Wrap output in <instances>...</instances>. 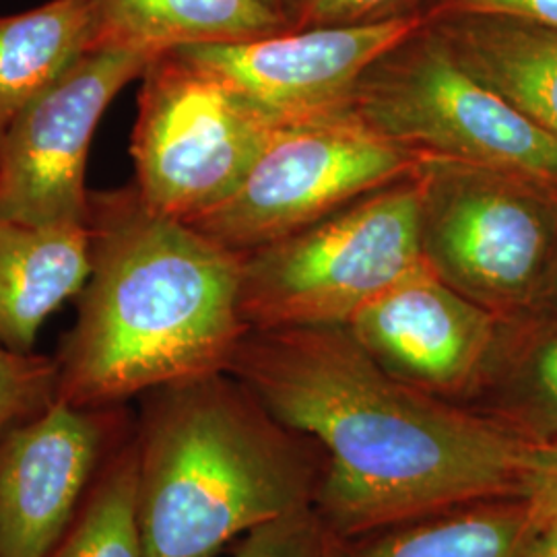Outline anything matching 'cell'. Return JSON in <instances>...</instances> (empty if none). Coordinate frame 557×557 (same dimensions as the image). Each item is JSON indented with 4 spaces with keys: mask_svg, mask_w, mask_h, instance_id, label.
Instances as JSON below:
<instances>
[{
    "mask_svg": "<svg viewBox=\"0 0 557 557\" xmlns=\"http://www.w3.org/2000/svg\"><path fill=\"white\" fill-rule=\"evenodd\" d=\"M225 372L319 446L314 508L335 537L520 496L529 444L388 376L345 324L248 329Z\"/></svg>",
    "mask_w": 557,
    "mask_h": 557,
    "instance_id": "obj_1",
    "label": "cell"
},
{
    "mask_svg": "<svg viewBox=\"0 0 557 557\" xmlns=\"http://www.w3.org/2000/svg\"><path fill=\"white\" fill-rule=\"evenodd\" d=\"M89 277L57 351V400L128 405L165 384L225 372L248 331L242 255L143 199L135 184L91 190Z\"/></svg>",
    "mask_w": 557,
    "mask_h": 557,
    "instance_id": "obj_2",
    "label": "cell"
},
{
    "mask_svg": "<svg viewBox=\"0 0 557 557\" xmlns=\"http://www.w3.org/2000/svg\"><path fill=\"white\" fill-rule=\"evenodd\" d=\"M135 434L145 557H211L317 502L319 446L278 423L227 372L145 393Z\"/></svg>",
    "mask_w": 557,
    "mask_h": 557,
    "instance_id": "obj_3",
    "label": "cell"
},
{
    "mask_svg": "<svg viewBox=\"0 0 557 557\" xmlns=\"http://www.w3.org/2000/svg\"><path fill=\"white\" fill-rule=\"evenodd\" d=\"M421 262L411 174L242 255L239 317L259 331L347 324Z\"/></svg>",
    "mask_w": 557,
    "mask_h": 557,
    "instance_id": "obj_4",
    "label": "cell"
},
{
    "mask_svg": "<svg viewBox=\"0 0 557 557\" xmlns=\"http://www.w3.org/2000/svg\"><path fill=\"white\" fill-rule=\"evenodd\" d=\"M421 259L499 319L522 312L557 239V184L467 161L419 158Z\"/></svg>",
    "mask_w": 557,
    "mask_h": 557,
    "instance_id": "obj_5",
    "label": "cell"
},
{
    "mask_svg": "<svg viewBox=\"0 0 557 557\" xmlns=\"http://www.w3.org/2000/svg\"><path fill=\"white\" fill-rule=\"evenodd\" d=\"M349 108L418 158L467 161L557 184V139L475 79L425 21L359 79Z\"/></svg>",
    "mask_w": 557,
    "mask_h": 557,
    "instance_id": "obj_6",
    "label": "cell"
},
{
    "mask_svg": "<svg viewBox=\"0 0 557 557\" xmlns=\"http://www.w3.org/2000/svg\"><path fill=\"white\" fill-rule=\"evenodd\" d=\"M418 160L349 106L278 122L236 190L186 223L246 255L411 176Z\"/></svg>",
    "mask_w": 557,
    "mask_h": 557,
    "instance_id": "obj_7",
    "label": "cell"
},
{
    "mask_svg": "<svg viewBox=\"0 0 557 557\" xmlns=\"http://www.w3.org/2000/svg\"><path fill=\"white\" fill-rule=\"evenodd\" d=\"M277 124L199 60L160 54L140 77L133 184L153 209L193 220L236 190Z\"/></svg>",
    "mask_w": 557,
    "mask_h": 557,
    "instance_id": "obj_8",
    "label": "cell"
},
{
    "mask_svg": "<svg viewBox=\"0 0 557 557\" xmlns=\"http://www.w3.org/2000/svg\"><path fill=\"white\" fill-rule=\"evenodd\" d=\"M151 60L133 50L85 52L21 112L0 145V215L32 225H85L94 135L108 106Z\"/></svg>",
    "mask_w": 557,
    "mask_h": 557,
    "instance_id": "obj_9",
    "label": "cell"
},
{
    "mask_svg": "<svg viewBox=\"0 0 557 557\" xmlns=\"http://www.w3.org/2000/svg\"><path fill=\"white\" fill-rule=\"evenodd\" d=\"M135 432L128 405L54 400L0 434V557H44L110 457Z\"/></svg>",
    "mask_w": 557,
    "mask_h": 557,
    "instance_id": "obj_10",
    "label": "cell"
},
{
    "mask_svg": "<svg viewBox=\"0 0 557 557\" xmlns=\"http://www.w3.org/2000/svg\"><path fill=\"white\" fill-rule=\"evenodd\" d=\"M416 13L397 20L287 29L273 36L182 48L277 122L349 106L363 73L419 29Z\"/></svg>",
    "mask_w": 557,
    "mask_h": 557,
    "instance_id": "obj_11",
    "label": "cell"
},
{
    "mask_svg": "<svg viewBox=\"0 0 557 557\" xmlns=\"http://www.w3.org/2000/svg\"><path fill=\"white\" fill-rule=\"evenodd\" d=\"M345 326L388 376L458 405L487 361L499 317L421 262Z\"/></svg>",
    "mask_w": 557,
    "mask_h": 557,
    "instance_id": "obj_12",
    "label": "cell"
},
{
    "mask_svg": "<svg viewBox=\"0 0 557 557\" xmlns=\"http://www.w3.org/2000/svg\"><path fill=\"white\" fill-rule=\"evenodd\" d=\"M85 225H32L0 215V343L34 351L44 322L89 277Z\"/></svg>",
    "mask_w": 557,
    "mask_h": 557,
    "instance_id": "obj_13",
    "label": "cell"
},
{
    "mask_svg": "<svg viewBox=\"0 0 557 557\" xmlns=\"http://www.w3.org/2000/svg\"><path fill=\"white\" fill-rule=\"evenodd\" d=\"M458 405L529 446L556 444L557 314L499 319L478 382Z\"/></svg>",
    "mask_w": 557,
    "mask_h": 557,
    "instance_id": "obj_14",
    "label": "cell"
},
{
    "mask_svg": "<svg viewBox=\"0 0 557 557\" xmlns=\"http://www.w3.org/2000/svg\"><path fill=\"white\" fill-rule=\"evenodd\" d=\"M428 23L475 79L557 139V29L499 15Z\"/></svg>",
    "mask_w": 557,
    "mask_h": 557,
    "instance_id": "obj_15",
    "label": "cell"
},
{
    "mask_svg": "<svg viewBox=\"0 0 557 557\" xmlns=\"http://www.w3.org/2000/svg\"><path fill=\"white\" fill-rule=\"evenodd\" d=\"M94 50H133L160 57L190 46L255 40L292 29V21L262 0H81Z\"/></svg>",
    "mask_w": 557,
    "mask_h": 557,
    "instance_id": "obj_16",
    "label": "cell"
},
{
    "mask_svg": "<svg viewBox=\"0 0 557 557\" xmlns=\"http://www.w3.org/2000/svg\"><path fill=\"white\" fill-rule=\"evenodd\" d=\"M537 524L524 496L479 499L338 539L331 557H518Z\"/></svg>",
    "mask_w": 557,
    "mask_h": 557,
    "instance_id": "obj_17",
    "label": "cell"
},
{
    "mask_svg": "<svg viewBox=\"0 0 557 557\" xmlns=\"http://www.w3.org/2000/svg\"><path fill=\"white\" fill-rule=\"evenodd\" d=\"M91 50V21L81 0L0 15V145L21 112Z\"/></svg>",
    "mask_w": 557,
    "mask_h": 557,
    "instance_id": "obj_18",
    "label": "cell"
},
{
    "mask_svg": "<svg viewBox=\"0 0 557 557\" xmlns=\"http://www.w3.org/2000/svg\"><path fill=\"white\" fill-rule=\"evenodd\" d=\"M137 434L106 462L59 543L44 557H145L137 518Z\"/></svg>",
    "mask_w": 557,
    "mask_h": 557,
    "instance_id": "obj_19",
    "label": "cell"
},
{
    "mask_svg": "<svg viewBox=\"0 0 557 557\" xmlns=\"http://www.w3.org/2000/svg\"><path fill=\"white\" fill-rule=\"evenodd\" d=\"M57 391L54 356L15 351L0 343V434L48 409L57 400Z\"/></svg>",
    "mask_w": 557,
    "mask_h": 557,
    "instance_id": "obj_20",
    "label": "cell"
},
{
    "mask_svg": "<svg viewBox=\"0 0 557 557\" xmlns=\"http://www.w3.org/2000/svg\"><path fill=\"white\" fill-rule=\"evenodd\" d=\"M333 543L335 535L308 506L246 533L234 557H331Z\"/></svg>",
    "mask_w": 557,
    "mask_h": 557,
    "instance_id": "obj_21",
    "label": "cell"
},
{
    "mask_svg": "<svg viewBox=\"0 0 557 557\" xmlns=\"http://www.w3.org/2000/svg\"><path fill=\"white\" fill-rule=\"evenodd\" d=\"M423 0H296L292 29L368 25L419 13Z\"/></svg>",
    "mask_w": 557,
    "mask_h": 557,
    "instance_id": "obj_22",
    "label": "cell"
},
{
    "mask_svg": "<svg viewBox=\"0 0 557 557\" xmlns=\"http://www.w3.org/2000/svg\"><path fill=\"white\" fill-rule=\"evenodd\" d=\"M419 15L425 21L453 15H499L557 29V0H423Z\"/></svg>",
    "mask_w": 557,
    "mask_h": 557,
    "instance_id": "obj_23",
    "label": "cell"
},
{
    "mask_svg": "<svg viewBox=\"0 0 557 557\" xmlns=\"http://www.w3.org/2000/svg\"><path fill=\"white\" fill-rule=\"evenodd\" d=\"M520 496L531 502L541 520H557V442L531 446L522 471Z\"/></svg>",
    "mask_w": 557,
    "mask_h": 557,
    "instance_id": "obj_24",
    "label": "cell"
},
{
    "mask_svg": "<svg viewBox=\"0 0 557 557\" xmlns=\"http://www.w3.org/2000/svg\"><path fill=\"white\" fill-rule=\"evenodd\" d=\"M518 314H535V317L557 314V239L533 298L529 301V306Z\"/></svg>",
    "mask_w": 557,
    "mask_h": 557,
    "instance_id": "obj_25",
    "label": "cell"
},
{
    "mask_svg": "<svg viewBox=\"0 0 557 557\" xmlns=\"http://www.w3.org/2000/svg\"><path fill=\"white\" fill-rule=\"evenodd\" d=\"M518 557H557V520L537 518Z\"/></svg>",
    "mask_w": 557,
    "mask_h": 557,
    "instance_id": "obj_26",
    "label": "cell"
},
{
    "mask_svg": "<svg viewBox=\"0 0 557 557\" xmlns=\"http://www.w3.org/2000/svg\"><path fill=\"white\" fill-rule=\"evenodd\" d=\"M262 2H267L269 7L277 9L281 13H285L287 17H289V13H292V9H294V4H296V0H262Z\"/></svg>",
    "mask_w": 557,
    "mask_h": 557,
    "instance_id": "obj_27",
    "label": "cell"
}]
</instances>
